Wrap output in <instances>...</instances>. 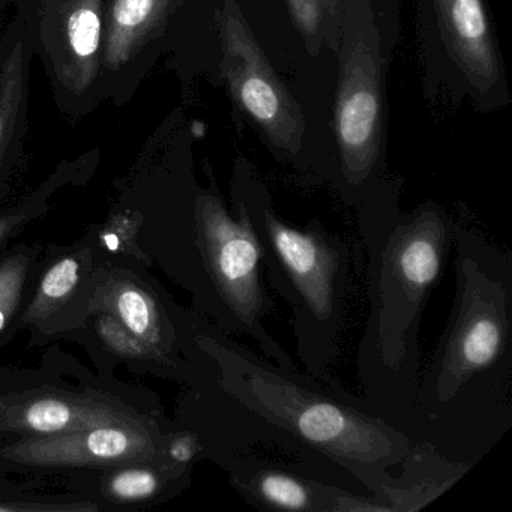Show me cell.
Segmentation results:
<instances>
[{
	"mask_svg": "<svg viewBox=\"0 0 512 512\" xmlns=\"http://www.w3.org/2000/svg\"><path fill=\"white\" fill-rule=\"evenodd\" d=\"M149 422L119 401L82 392L35 389L0 397V431L55 436L110 424Z\"/></svg>",
	"mask_w": 512,
	"mask_h": 512,
	"instance_id": "obj_9",
	"label": "cell"
},
{
	"mask_svg": "<svg viewBox=\"0 0 512 512\" xmlns=\"http://www.w3.org/2000/svg\"><path fill=\"white\" fill-rule=\"evenodd\" d=\"M236 215L244 218L262 254L266 283L287 302L298 358L305 373L334 383L350 298V245L322 221L293 226L253 176L239 172L233 187Z\"/></svg>",
	"mask_w": 512,
	"mask_h": 512,
	"instance_id": "obj_4",
	"label": "cell"
},
{
	"mask_svg": "<svg viewBox=\"0 0 512 512\" xmlns=\"http://www.w3.org/2000/svg\"><path fill=\"white\" fill-rule=\"evenodd\" d=\"M380 74L379 37L371 25L347 44L335 104L340 187L347 203H361L373 191L382 131Z\"/></svg>",
	"mask_w": 512,
	"mask_h": 512,
	"instance_id": "obj_5",
	"label": "cell"
},
{
	"mask_svg": "<svg viewBox=\"0 0 512 512\" xmlns=\"http://www.w3.org/2000/svg\"><path fill=\"white\" fill-rule=\"evenodd\" d=\"M166 436L151 422L110 424L55 436L26 437L2 457L37 467H100L164 460Z\"/></svg>",
	"mask_w": 512,
	"mask_h": 512,
	"instance_id": "obj_8",
	"label": "cell"
},
{
	"mask_svg": "<svg viewBox=\"0 0 512 512\" xmlns=\"http://www.w3.org/2000/svg\"><path fill=\"white\" fill-rule=\"evenodd\" d=\"M245 502L265 511L389 512L376 496H364L320 478L293 463L277 460L232 461L223 466Z\"/></svg>",
	"mask_w": 512,
	"mask_h": 512,
	"instance_id": "obj_7",
	"label": "cell"
},
{
	"mask_svg": "<svg viewBox=\"0 0 512 512\" xmlns=\"http://www.w3.org/2000/svg\"><path fill=\"white\" fill-rule=\"evenodd\" d=\"M103 0H70L62 14L56 67L65 86L83 94L100 68L104 50Z\"/></svg>",
	"mask_w": 512,
	"mask_h": 512,
	"instance_id": "obj_12",
	"label": "cell"
},
{
	"mask_svg": "<svg viewBox=\"0 0 512 512\" xmlns=\"http://www.w3.org/2000/svg\"><path fill=\"white\" fill-rule=\"evenodd\" d=\"M89 263V250L67 254L52 263L41 277L37 292L25 311L23 322L26 325H40L58 313L82 286Z\"/></svg>",
	"mask_w": 512,
	"mask_h": 512,
	"instance_id": "obj_16",
	"label": "cell"
},
{
	"mask_svg": "<svg viewBox=\"0 0 512 512\" xmlns=\"http://www.w3.org/2000/svg\"><path fill=\"white\" fill-rule=\"evenodd\" d=\"M182 346L226 445L301 464L325 479L335 467L373 496L412 448L406 434L337 382L281 367L205 317L185 314Z\"/></svg>",
	"mask_w": 512,
	"mask_h": 512,
	"instance_id": "obj_1",
	"label": "cell"
},
{
	"mask_svg": "<svg viewBox=\"0 0 512 512\" xmlns=\"http://www.w3.org/2000/svg\"><path fill=\"white\" fill-rule=\"evenodd\" d=\"M25 52L22 44L0 64V169L11 148L26 95Z\"/></svg>",
	"mask_w": 512,
	"mask_h": 512,
	"instance_id": "obj_17",
	"label": "cell"
},
{
	"mask_svg": "<svg viewBox=\"0 0 512 512\" xmlns=\"http://www.w3.org/2000/svg\"><path fill=\"white\" fill-rule=\"evenodd\" d=\"M320 5H322L323 16L326 14L332 19L337 14L338 0H320Z\"/></svg>",
	"mask_w": 512,
	"mask_h": 512,
	"instance_id": "obj_23",
	"label": "cell"
},
{
	"mask_svg": "<svg viewBox=\"0 0 512 512\" xmlns=\"http://www.w3.org/2000/svg\"><path fill=\"white\" fill-rule=\"evenodd\" d=\"M221 43L224 77L236 103L275 148L298 154L305 133L301 109L272 70L235 0H226L221 13Z\"/></svg>",
	"mask_w": 512,
	"mask_h": 512,
	"instance_id": "obj_6",
	"label": "cell"
},
{
	"mask_svg": "<svg viewBox=\"0 0 512 512\" xmlns=\"http://www.w3.org/2000/svg\"><path fill=\"white\" fill-rule=\"evenodd\" d=\"M293 22L305 38H316L322 26L323 13L320 0H287Z\"/></svg>",
	"mask_w": 512,
	"mask_h": 512,
	"instance_id": "obj_20",
	"label": "cell"
},
{
	"mask_svg": "<svg viewBox=\"0 0 512 512\" xmlns=\"http://www.w3.org/2000/svg\"><path fill=\"white\" fill-rule=\"evenodd\" d=\"M97 506L91 503H40V502H5L0 503V512H73L95 511Z\"/></svg>",
	"mask_w": 512,
	"mask_h": 512,
	"instance_id": "obj_21",
	"label": "cell"
},
{
	"mask_svg": "<svg viewBox=\"0 0 512 512\" xmlns=\"http://www.w3.org/2000/svg\"><path fill=\"white\" fill-rule=\"evenodd\" d=\"M361 203L368 313L356 376L367 409L403 433L422 368V314L445 272L454 220L431 200L403 211L394 193L371 191Z\"/></svg>",
	"mask_w": 512,
	"mask_h": 512,
	"instance_id": "obj_3",
	"label": "cell"
},
{
	"mask_svg": "<svg viewBox=\"0 0 512 512\" xmlns=\"http://www.w3.org/2000/svg\"><path fill=\"white\" fill-rule=\"evenodd\" d=\"M188 478V470L176 469L166 460L122 464L107 476L103 491L113 502H148L166 491L184 488Z\"/></svg>",
	"mask_w": 512,
	"mask_h": 512,
	"instance_id": "obj_15",
	"label": "cell"
},
{
	"mask_svg": "<svg viewBox=\"0 0 512 512\" xmlns=\"http://www.w3.org/2000/svg\"><path fill=\"white\" fill-rule=\"evenodd\" d=\"M455 293L403 433L470 467L512 425V254L454 220Z\"/></svg>",
	"mask_w": 512,
	"mask_h": 512,
	"instance_id": "obj_2",
	"label": "cell"
},
{
	"mask_svg": "<svg viewBox=\"0 0 512 512\" xmlns=\"http://www.w3.org/2000/svg\"><path fill=\"white\" fill-rule=\"evenodd\" d=\"M29 271L31 254L26 250L11 253L0 262V337L19 311Z\"/></svg>",
	"mask_w": 512,
	"mask_h": 512,
	"instance_id": "obj_18",
	"label": "cell"
},
{
	"mask_svg": "<svg viewBox=\"0 0 512 512\" xmlns=\"http://www.w3.org/2000/svg\"><path fill=\"white\" fill-rule=\"evenodd\" d=\"M200 457H203L202 443L190 428H182L164 439L163 458L176 469L190 472Z\"/></svg>",
	"mask_w": 512,
	"mask_h": 512,
	"instance_id": "obj_19",
	"label": "cell"
},
{
	"mask_svg": "<svg viewBox=\"0 0 512 512\" xmlns=\"http://www.w3.org/2000/svg\"><path fill=\"white\" fill-rule=\"evenodd\" d=\"M452 58L473 88L488 94L500 82V65L482 0H434Z\"/></svg>",
	"mask_w": 512,
	"mask_h": 512,
	"instance_id": "obj_11",
	"label": "cell"
},
{
	"mask_svg": "<svg viewBox=\"0 0 512 512\" xmlns=\"http://www.w3.org/2000/svg\"><path fill=\"white\" fill-rule=\"evenodd\" d=\"M89 308L106 311L140 340L182 365H191L182 353V319H176L154 293L125 278H112L97 287Z\"/></svg>",
	"mask_w": 512,
	"mask_h": 512,
	"instance_id": "obj_10",
	"label": "cell"
},
{
	"mask_svg": "<svg viewBox=\"0 0 512 512\" xmlns=\"http://www.w3.org/2000/svg\"><path fill=\"white\" fill-rule=\"evenodd\" d=\"M28 217V211H20L17 212V214L0 217V244H2L17 227L23 226V223H25V220H28Z\"/></svg>",
	"mask_w": 512,
	"mask_h": 512,
	"instance_id": "obj_22",
	"label": "cell"
},
{
	"mask_svg": "<svg viewBox=\"0 0 512 512\" xmlns=\"http://www.w3.org/2000/svg\"><path fill=\"white\" fill-rule=\"evenodd\" d=\"M401 475L392 473L377 491L389 512H415L430 505L472 467L455 463L422 443H413L401 463Z\"/></svg>",
	"mask_w": 512,
	"mask_h": 512,
	"instance_id": "obj_13",
	"label": "cell"
},
{
	"mask_svg": "<svg viewBox=\"0 0 512 512\" xmlns=\"http://www.w3.org/2000/svg\"><path fill=\"white\" fill-rule=\"evenodd\" d=\"M173 0H113L107 16L103 62L118 70L127 65L163 25Z\"/></svg>",
	"mask_w": 512,
	"mask_h": 512,
	"instance_id": "obj_14",
	"label": "cell"
}]
</instances>
